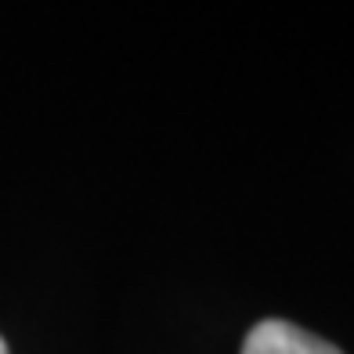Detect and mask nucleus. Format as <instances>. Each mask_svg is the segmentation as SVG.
Masks as SVG:
<instances>
[{
  "label": "nucleus",
  "mask_w": 354,
  "mask_h": 354,
  "mask_svg": "<svg viewBox=\"0 0 354 354\" xmlns=\"http://www.w3.org/2000/svg\"><path fill=\"white\" fill-rule=\"evenodd\" d=\"M243 354H344L340 347H333L329 340L293 326V322H282V318H268V322H257L250 329Z\"/></svg>",
  "instance_id": "nucleus-1"
},
{
  "label": "nucleus",
  "mask_w": 354,
  "mask_h": 354,
  "mask_svg": "<svg viewBox=\"0 0 354 354\" xmlns=\"http://www.w3.org/2000/svg\"><path fill=\"white\" fill-rule=\"evenodd\" d=\"M0 354H8V344L4 340H0Z\"/></svg>",
  "instance_id": "nucleus-2"
}]
</instances>
